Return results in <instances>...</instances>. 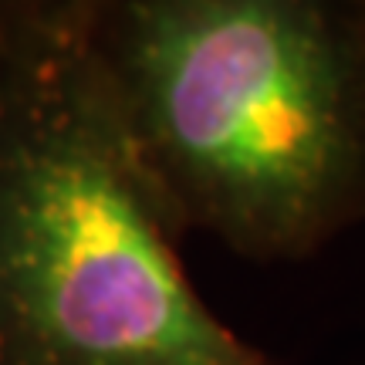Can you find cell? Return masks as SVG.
<instances>
[{
	"instance_id": "obj_1",
	"label": "cell",
	"mask_w": 365,
	"mask_h": 365,
	"mask_svg": "<svg viewBox=\"0 0 365 365\" xmlns=\"http://www.w3.org/2000/svg\"><path fill=\"white\" fill-rule=\"evenodd\" d=\"M71 48L182 237L287 264L365 223V0H85Z\"/></svg>"
},
{
	"instance_id": "obj_2",
	"label": "cell",
	"mask_w": 365,
	"mask_h": 365,
	"mask_svg": "<svg viewBox=\"0 0 365 365\" xmlns=\"http://www.w3.org/2000/svg\"><path fill=\"white\" fill-rule=\"evenodd\" d=\"M75 48L0 91V365H277L223 322Z\"/></svg>"
},
{
	"instance_id": "obj_3",
	"label": "cell",
	"mask_w": 365,
	"mask_h": 365,
	"mask_svg": "<svg viewBox=\"0 0 365 365\" xmlns=\"http://www.w3.org/2000/svg\"><path fill=\"white\" fill-rule=\"evenodd\" d=\"M85 0H0V65L24 68L71 48Z\"/></svg>"
},
{
	"instance_id": "obj_4",
	"label": "cell",
	"mask_w": 365,
	"mask_h": 365,
	"mask_svg": "<svg viewBox=\"0 0 365 365\" xmlns=\"http://www.w3.org/2000/svg\"><path fill=\"white\" fill-rule=\"evenodd\" d=\"M17 71V68H11V65H0V91H4V85L11 81V75Z\"/></svg>"
}]
</instances>
